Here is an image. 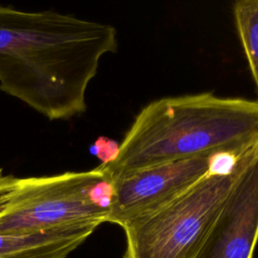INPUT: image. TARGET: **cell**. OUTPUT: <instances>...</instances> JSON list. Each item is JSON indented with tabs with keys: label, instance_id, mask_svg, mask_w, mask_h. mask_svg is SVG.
<instances>
[{
	"label": "cell",
	"instance_id": "1",
	"mask_svg": "<svg viewBox=\"0 0 258 258\" xmlns=\"http://www.w3.org/2000/svg\"><path fill=\"white\" fill-rule=\"evenodd\" d=\"M117 47L110 24L0 5V90L49 120L86 111L100 59Z\"/></svg>",
	"mask_w": 258,
	"mask_h": 258
},
{
	"label": "cell",
	"instance_id": "2",
	"mask_svg": "<svg viewBox=\"0 0 258 258\" xmlns=\"http://www.w3.org/2000/svg\"><path fill=\"white\" fill-rule=\"evenodd\" d=\"M256 145L258 101L211 92L165 97L138 113L116 159L99 166L113 180L143 168L220 151L242 155Z\"/></svg>",
	"mask_w": 258,
	"mask_h": 258
},
{
	"label": "cell",
	"instance_id": "3",
	"mask_svg": "<svg viewBox=\"0 0 258 258\" xmlns=\"http://www.w3.org/2000/svg\"><path fill=\"white\" fill-rule=\"evenodd\" d=\"M113 184L100 166L48 176L19 177L0 168V234L99 227L107 220Z\"/></svg>",
	"mask_w": 258,
	"mask_h": 258
},
{
	"label": "cell",
	"instance_id": "4",
	"mask_svg": "<svg viewBox=\"0 0 258 258\" xmlns=\"http://www.w3.org/2000/svg\"><path fill=\"white\" fill-rule=\"evenodd\" d=\"M235 171L231 175H207L169 203L125 224L124 258H198Z\"/></svg>",
	"mask_w": 258,
	"mask_h": 258
},
{
	"label": "cell",
	"instance_id": "5",
	"mask_svg": "<svg viewBox=\"0 0 258 258\" xmlns=\"http://www.w3.org/2000/svg\"><path fill=\"white\" fill-rule=\"evenodd\" d=\"M209 157L167 162L110 180L113 197L106 222L123 227L169 203L209 175Z\"/></svg>",
	"mask_w": 258,
	"mask_h": 258
},
{
	"label": "cell",
	"instance_id": "6",
	"mask_svg": "<svg viewBox=\"0 0 258 258\" xmlns=\"http://www.w3.org/2000/svg\"><path fill=\"white\" fill-rule=\"evenodd\" d=\"M258 242V145L238 160L222 210L198 258H253Z\"/></svg>",
	"mask_w": 258,
	"mask_h": 258
},
{
	"label": "cell",
	"instance_id": "7",
	"mask_svg": "<svg viewBox=\"0 0 258 258\" xmlns=\"http://www.w3.org/2000/svg\"><path fill=\"white\" fill-rule=\"evenodd\" d=\"M96 228L78 226L30 234H0V258H64Z\"/></svg>",
	"mask_w": 258,
	"mask_h": 258
},
{
	"label": "cell",
	"instance_id": "8",
	"mask_svg": "<svg viewBox=\"0 0 258 258\" xmlns=\"http://www.w3.org/2000/svg\"><path fill=\"white\" fill-rule=\"evenodd\" d=\"M233 16L258 96V0L236 1Z\"/></svg>",
	"mask_w": 258,
	"mask_h": 258
},
{
	"label": "cell",
	"instance_id": "9",
	"mask_svg": "<svg viewBox=\"0 0 258 258\" xmlns=\"http://www.w3.org/2000/svg\"><path fill=\"white\" fill-rule=\"evenodd\" d=\"M242 155L229 151L211 154L209 157V175H231Z\"/></svg>",
	"mask_w": 258,
	"mask_h": 258
},
{
	"label": "cell",
	"instance_id": "10",
	"mask_svg": "<svg viewBox=\"0 0 258 258\" xmlns=\"http://www.w3.org/2000/svg\"><path fill=\"white\" fill-rule=\"evenodd\" d=\"M119 148L120 143L117 141L106 136H100L92 144L90 151L92 154L98 157L102 165H106L116 159L119 153Z\"/></svg>",
	"mask_w": 258,
	"mask_h": 258
}]
</instances>
